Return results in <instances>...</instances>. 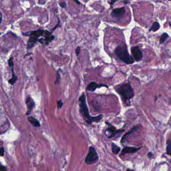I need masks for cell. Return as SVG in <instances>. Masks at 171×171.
Listing matches in <instances>:
<instances>
[{
	"instance_id": "1",
	"label": "cell",
	"mask_w": 171,
	"mask_h": 171,
	"mask_svg": "<svg viewBox=\"0 0 171 171\" xmlns=\"http://www.w3.org/2000/svg\"><path fill=\"white\" fill-rule=\"evenodd\" d=\"M78 104L80 115L83 118L84 120L88 124H91L93 122H99L103 118L102 115H98L95 117H92L90 115L84 92H82L79 97Z\"/></svg>"
},
{
	"instance_id": "2",
	"label": "cell",
	"mask_w": 171,
	"mask_h": 171,
	"mask_svg": "<svg viewBox=\"0 0 171 171\" xmlns=\"http://www.w3.org/2000/svg\"><path fill=\"white\" fill-rule=\"evenodd\" d=\"M115 91L120 95L122 101L127 106H130V100L134 97L135 93L131 84L129 83L122 84L115 88Z\"/></svg>"
},
{
	"instance_id": "3",
	"label": "cell",
	"mask_w": 171,
	"mask_h": 171,
	"mask_svg": "<svg viewBox=\"0 0 171 171\" xmlns=\"http://www.w3.org/2000/svg\"><path fill=\"white\" fill-rule=\"evenodd\" d=\"M47 31V30L38 29L23 33V34L25 36L29 37L26 45V48L28 51L33 48L35 44H36L37 42H38L40 37H44Z\"/></svg>"
},
{
	"instance_id": "4",
	"label": "cell",
	"mask_w": 171,
	"mask_h": 171,
	"mask_svg": "<svg viewBox=\"0 0 171 171\" xmlns=\"http://www.w3.org/2000/svg\"><path fill=\"white\" fill-rule=\"evenodd\" d=\"M115 53L118 58L127 64L134 63V60L129 55L127 46L125 44H120L115 49Z\"/></svg>"
},
{
	"instance_id": "5",
	"label": "cell",
	"mask_w": 171,
	"mask_h": 171,
	"mask_svg": "<svg viewBox=\"0 0 171 171\" xmlns=\"http://www.w3.org/2000/svg\"><path fill=\"white\" fill-rule=\"evenodd\" d=\"M98 158H99V156L97 151L92 146L90 147H89L88 153L85 159L86 164L88 165L95 164V163L97 162Z\"/></svg>"
},
{
	"instance_id": "6",
	"label": "cell",
	"mask_w": 171,
	"mask_h": 171,
	"mask_svg": "<svg viewBox=\"0 0 171 171\" xmlns=\"http://www.w3.org/2000/svg\"><path fill=\"white\" fill-rule=\"evenodd\" d=\"M8 63L9 67L11 68L12 70V77L8 81V83L12 86H14L18 80V76H17L14 70V63L13 61V57L11 56L8 59Z\"/></svg>"
},
{
	"instance_id": "7",
	"label": "cell",
	"mask_w": 171,
	"mask_h": 171,
	"mask_svg": "<svg viewBox=\"0 0 171 171\" xmlns=\"http://www.w3.org/2000/svg\"><path fill=\"white\" fill-rule=\"evenodd\" d=\"M106 124L108 125V128L106 129V135H107L108 138H111L115 137L120 133H122L124 131V129H117L114 126L111 125L108 122H106Z\"/></svg>"
},
{
	"instance_id": "8",
	"label": "cell",
	"mask_w": 171,
	"mask_h": 171,
	"mask_svg": "<svg viewBox=\"0 0 171 171\" xmlns=\"http://www.w3.org/2000/svg\"><path fill=\"white\" fill-rule=\"evenodd\" d=\"M26 104L27 108V111L26 112V115H30L31 114L33 109L34 108L36 104L34 100L30 96H28L26 98Z\"/></svg>"
},
{
	"instance_id": "9",
	"label": "cell",
	"mask_w": 171,
	"mask_h": 171,
	"mask_svg": "<svg viewBox=\"0 0 171 171\" xmlns=\"http://www.w3.org/2000/svg\"><path fill=\"white\" fill-rule=\"evenodd\" d=\"M131 53L135 60L138 62L142 60L143 57V54L142 51L138 46L132 47L131 48Z\"/></svg>"
},
{
	"instance_id": "10",
	"label": "cell",
	"mask_w": 171,
	"mask_h": 171,
	"mask_svg": "<svg viewBox=\"0 0 171 171\" xmlns=\"http://www.w3.org/2000/svg\"><path fill=\"white\" fill-rule=\"evenodd\" d=\"M126 10L124 7L116 8L113 10L111 13V16L113 18H122L125 14Z\"/></svg>"
},
{
	"instance_id": "11",
	"label": "cell",
	"mask_w": 171,
	"mask_h": 171,
	"mask_svg": "<svg viewBox=\"0 0 171 171\" xmlns=\"http://www.w3.org/2000/svg\"><path fill=\"white\" fill-rule=\"evenodd\" d=\"M102 87L108 88V86L104 84H97L96 82L92 81V82L89 83V84L88 85L87 88H86V89L88 91L94 92L96 90L97 88H102Z\"/></svg>"
},
{
	"instance_id": "12",
	"label": "cell",
	"mask_w": 171,
	"mask_h": 171,
	"mask_svg": "<svg viewBox=\"0 0 171 171\" xmlns=\"http://www.w3.org/2000/svg\"><path fill=\"white\" fill-rule=\"evenodd\" d=\"M142 147H126L122 149L121 155L124 156L127 154H133L136 153L140 150Z\"/></svg>"
},
{
	"instance_id": "13",
	"label": "cell",
	"mask_w": 171,
	"mask_h": 171,
	"mask_svg": "<svg viewBox=\"0 0 171 171\" xmlns=\"http://www.w3.org/2000/svg\"><path fill=\"white\" fill-rule=\"evenodd\" d=\"M140 127V126H139V125H137V126H135V127H133V129H132L131 130H130V131H129L128 133H127L126 134L124 135V136L122 137V138L121 139V140H120L121 143H123V142H124V140H125V139H126V138H127L129 135H131L132 133H134L135 131H136L137 130H138Z\"/></svg>"
},
{
	"instance_id": "14",
	"label": "cell",
	"mask_w": 171,
	"mask_h": 171,
	"mask_svg": "<svg viewBox=\"0 0 171 171\" xmlns=\"http://www.w3.org/2000/svg\"><path fill=\"white\" fill-rule=\"evenodd\" d=\"M28 120L30 122L31 124H32L35 127H40V124L37 118H35L34 117L32 116H30L28 117Z\"/></svg>"
},
{
	"instance_id": "15",
	"label": "cell",
	"mask_w": 171,
	"mask_h": 171,
	"mask_svg": "<svg viewBox=\"0 0 171 171\" xmlns=\"http://www.w3.org/2000/svg\"><path fill=\"white\" fill-rule=\"evenodd\" d=\"M111 149L113 153L115 155L118 154L119 152L120 151V147L114 143H112L111 144Z\"/></svg>"
},
{
	"instance_id": "16",
	"label": "cell",
	"mask_w": 171,
	"mask_h": 171,
	"mask_svg": "<svg viewBox=\"0 0 171 171\" xmlns=\"http://www.w3.org/2000/svg\"><path fill=\"white\" fill-rule=\"evenodd\" d=\"M160 25L158 22H155L150 28L149 31L156 32L160 29Z\"/></svg>"
},
{
	"instance_id": "17",
	"label": "cell",
	"mask_w": 171,
	"mask_h": 171,
	"mask_svg": "<svg viewBox=\"0 0 171 171\" xmlns=\"http://www.w3.org/2000/svg\"><path fill=\"white\" fill-rule=\"evenodd\" d=\"M166 152L168 155L171 156V140H168L166 142Z\"/></svg>"
},
{
	"instance_id": "18",
	"label": "cell",
	"mask_w": 171,
	"mask_h": 171,
	"mask_svg": "<svg viewBox=\"0 0 171 171\" xmlns=\"http://www.w3.org/2000/svg\"><path fill=\"white\" fill-rule=\"evenodd\" d=\"M169 38V35L167 33H164L162 34L160 40V43L162 44L168 38Z\"/></svg>"
},
{
	"instance_id": "19",
	"label": "cell",
	"mask_w": 171,
	"mask_h": 171,
	"mask_svg": "<svg viewBox=\"0 0 171 171\" xmlns=\"http://www.w3.org/2000/svg\"><path fill=\"white\" fill-rule=\"evenodd\" d=\"M60 79H61V76H60V73L59 72V70H57L56 72V78L54 82L55 84L58 85L60 83Z\"/></svg>"
},
{
	"instance_id": "20",
	"label": "cell",
	"mask_w": 171,
	"mask_h": 171,
	"mask_svg": "<svg viewBox=\"0 0 171 171\" xmlns=\"http://www.w3.org/2000/svg\"><path fill=\"white\" fill-rule=\"evenodd\" d=\"M57 108L58 109H60L62 108V106H63L64 103L61 99H60L57 101Z\"/></svg>"
},
{
	"instance_id": "21",
	"label": "cell",
	"mask_w": 171,
	"mask_h": 171,
	"mask_svg": "<svg viewBox=\"0 0 171 171\" xmlns=\"http://www.w3.org/2000/svg\"><path fill=\"white\" fill-rule=\"evenodd\" d=\"M59 6H60L62 8H66L67 7V4H66V3L65 2H64V1H62V2H60L59 3Z\"/></svg>"
},
{
	"instance_id": "22",
	"label": "cell",
	"mask_w": 171,
	"mask_h": 171,
	"mask_svg": "<svg viewBox=\"0 0 171 171\" xmlns=\"http://www.w3.org/2000/svg\"><path fill=\"white\" fill-rule=\"evenodd\" d=\"M80 51H81V48L79 46H77L76 49H75V53H76V56H77L80 54Z\"/></svg>"
},
{
	"instance_id": "23",
	"label": "cell",
	"mask_w": 171,
	"mask_h": 171,
	"mask_svg": "<svg viewBox=\"0 0 171 171\" xmlns=\"http://www.w3.org/2000/svg\"><path fill=\"white\" fill-rule=\"evenodd\" d=\"M7 171V168L6 166H3L1 165L0 166V171Z\"/></svg>"
},
{
	"instance_id": "24",
	"label": "cell",
	"mask_w": 171,
	"mask_h": 171,
	"mask_svg": "<svg viewBox=\"0 0 171 171\" xmlns=\"http://www.w3.org/2000/svg\"><path fill=\"white\" fill-rule=\"evenodd\" d=\"M4 153H5V149H4V147H1V149H0V155H1V156H3L4 155Z\"/></svg>"
},
{
	"instance_id": "25",
	"label": "cell",
	"mask_w": 171,
	"mask_h": 171,
	"mask_svg": "<svg viewBox=\"0 0 171 171\" xmlns=\"http://www.w3.org/2000/svg\"><path fill=\"white\" fill-rule=\"evenodd\" d=\"M58 23H57V25H56L55 27H54L53 28V29L52 30V31H54V30H55L56 29V28L60 24V20H59V19L58 18Z\"/></svg>"
},
{
	"instance_id": "26",
	"label": "cell",
	"mask_w": 171,
	"mask_h": 171,
	"mask_svg": "<svg viewBox=\"0 0 171 171\" xmlns=\"http://www.w3.org/2000/svg\"><path fill=\"white\" fill-rule=\"evenodd\" d=\"M74 2H75L76 4H77L78 5H80V4H81V3L79 1H77V0H74Z\"/></svg>"
},
{
	"instance_id": "27",
	"label": "cell",
	"mask_w": 171,
	"mask_h": 171,
	"mask_svg": "<svg viewBox=\"0 0 171 171\" xmlns=\"http://www.w3.org/2000/svg\"><path fill=\"white\" fill-rule=\"evenodd\" d=\"M153 156V154L151 152H149L147 154V156H149V158H151V156Z\"/></svg>"
},
{
	"instance_id": "28",
	"label": "cell",
	"mask_w": 171,
	"mask_h": 171,
	"mask_svg": "<svg viewBox=\"0 0 171 171\" xmlns=\"http://www.w3.org/2000/svg\"><path fill=\"white\" fill-rule=\"evenodd\" d=\"M117 1H111V2H110V5H111L112 6L113 5V4L115 3V2H116Z\"/></svg>"
},
{
	"instance_id": "29",
	"label": "cell",
	"mask_w": 171,
	"mask_h": 171,
	"mask_svg": "<svg viewBox=\"0 0 171 171\" xmlns=\"http://www.w3.org/2000/svg\"><path fill=\"white\" fill-rule=\"evenodd\" d=\"M2 18H3V15H2V13H1V23L2 22Z\"/></svg>"
},
{
	"instance_id": "30",
	"label": "cell",
	"mask_w": 171,
	"mask_h": 171,
	"mask_svg": "<svg viewBox=\"0 0 171 171\" xmlns=\"http://www.w3.org/2000/svg\"><path fill=\"white\" fill-rule=\"evenodd\" d=\"M127 171H135L134 170H133L130 169H128L127 170Z\"/></svg>"
}]
</instances>
